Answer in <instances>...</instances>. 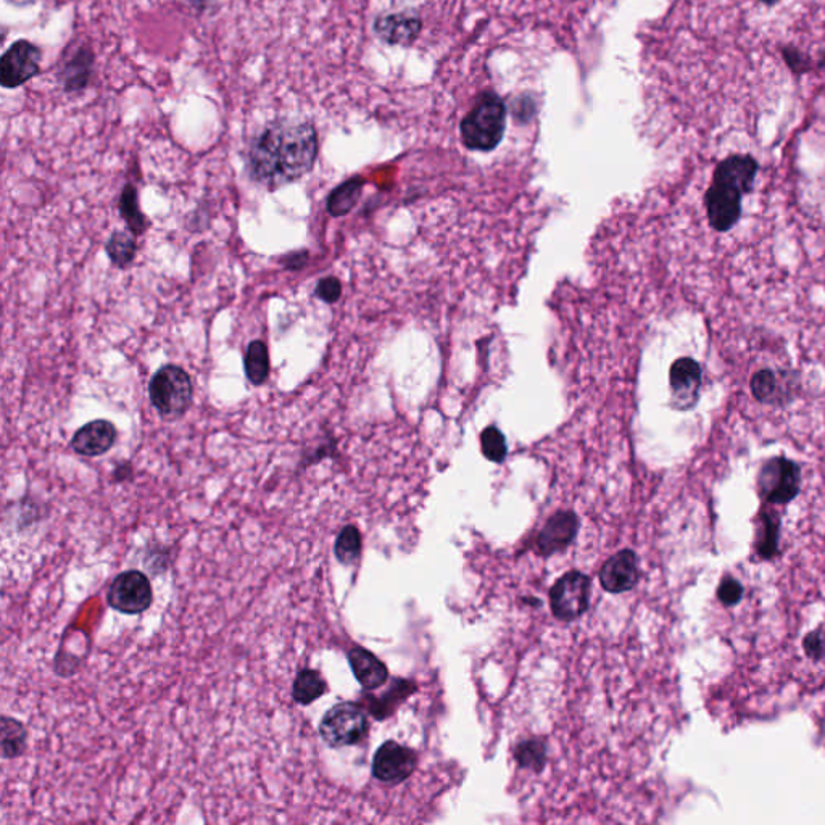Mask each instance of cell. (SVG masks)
I'll list each match as a JSON object with an SVG mask.
<instances>
[{
  "mask_svg": "<svg viewBox=\"0 0 825 825\" xmlns=\"http://www.w3.org/2000/svg\"><path fill=\"white\" fill-rule=\"evenodd\" d=\"M482 452L489 460L503 461L506 457V442L502 432L489 428L482 434Z\"/></svg>",
  "mask_w": 825,
  "mask_h": 825,
  "instance_id": "484cf974",
  "label": "cell"
},
{
  "mask_svg": "<svg viewBox=\"0 0 825 825\" xmlns=\"http://www.w3.org/2000/svg\"><path fill=\"white\" fill-rule=\"evenodd\" d=\"M349 663L363 689H379L382 684H386L389 677L386 664L376 658L371 651L361 647L352 648L349 651Z\"/></svg>",
  "mask_w": 825,
  "mask_h": 825,
  "instance_id": "9a60e30c",
  "label": "cell"
},
{
  "mask_svg": "<svg viewBox=\"0 0 825 825\" xmlns=\"http://www.w3.org/2000/svg\"><path fill=\"white\" fill-rule=\"evenodd\" d=\"M416 756L413 751L395 742H386L373 759V774L381 782H402L415 771Z\"/></svg>",
  "mask_w": 825,
  "mask_h": 825,
  "instance_id": "30bf717a",
  "label": "cell"
},
{
  "mask_svg": "<svg viewBox=\"0 0 825 825\" xmlns=\"http://www.w3.org/2000/svg\"><path fill=\"white\" fill-rule=\"evenodd\" d=\"M149 392L154 407L166 418H179L191 407V378L179 366L166 365L158 369L150 381Z\"/></svg>",
  "mask_w": 825,
  "mask_h": 825,
  "instance_id": "277c9868",
  "label": "cell"
},
{
  "mask_svg": "<svg viewBox=\"0 0 825 825\" xmlns=\"http://www.w3.org/2000/svg\"><path fill=\"white\" fill-rule=\"evenodd\" d=\"M121 215L125 218L126 223L134 234H142L146 231L147 223L139 210V202H137V192L131 184L125 187V191L121 194L120 200Z\"/></svg>",
  "mask_w": 825,
  "mask_h": 825,
  "instance_id": "cb8c5ba5",
  "label": "cell"
},
{
  "mask_svg": "<svg viewBox=\"0 0 825 825\" xmlns=\"http://www.w3.org/2000/svg\"><path fill=\"white\" fill-rule=\"evenodd\" d=\"M751 390L759 402L774 403L777 397V378L771 369H763L751 379Z\"/></svg>",
  "mask_w": 825,
  "mask_h": 825,
  "instance_id": "d4e9b609",
  "label": "cell"
},
{
  "mask_svg": "<svg viewBox=\"0 0 825 825\" xmlns=\"http://www.w3.org/2000/svg\"><path fill=\"white\" fill-rule=\"evenodd\" d=\"M758 163L750 155H732L719 163L706 192L708 220L716 231H729L742 212V199L751 191Z\"/></svg>",
  "mask_w": 825,
  "mask_h": 825,
  "instance_id": "7a4b0ae2",
  "label": "cell"
},
{
  "mask_svg": "<svg viewBox=\"0 0 825 825\" xmlns=\"http://www.w3.org/2000/svg\"><path fill=\"white\" fill-rule=\"evenodd\" d=\"M42 50L33 42L20 39L4 52L0 59V84L5 89L20 88L21 84L41 71Z\"/></svg>",
  "mask_w": 825,
  "mask_h": 825,
  "instance_id": "52a82bcc",
  "label": "cell"
},
{
  "mask_svg": "<svg viewBox=\"0 0 825 825\" xmlns=\"http://www.w3.org/2000/svg\"><path fill=\"white\" fill-rule=\"evenodd\" d=\"M192 4L197 5L200 9H204L205 4H207V0H191Z\"/></svg>",
  "mask_w": 825,
  "mask_h": 825,
  "instance_id": "f546056e",
  "label": "cell"
},
{
  "mask_svg": "<svg viewBox=\"0 0 825 825\" xmlns=\"http://www.w3.org/2000/svg\"><path fill=\"white\" fill-rule=\"evenodd\" d=\"M590 579L579 571L564 574L550 592V603L556 618L573 621L587 611Z\"/></svg>",
  "mask_w": 825,
  "mask_h": 825,
  "instance_id": "ba28073f",
  "label": "cell"
},
{
  "mask_svg": "<svg viewBox=\"0 0 825 825\" xmlns=\"http://www.w3.org/2000/svg\"><path fill=\"white\" fill-rule=\"evenodd\" d=\"M701 386V368L692 358L676 361L671 369V389L674 405L687 410L698 400Z\"/></svg>",
  "mask_w": 825,
  "mask_h": 825,
  "instance_id": "7c38bea8",
  "label": "cell"
},
{
  "mask_svg": "<svg viewBox=\"0 0 825 825\" xmlns=\"http://www.w3.org/2000/svg\"><path fill=\"white\" fill-rule=\"evenodd\" d=\"M94 68V54L89 47L83 46L71 54L60 70V81L67 92L83 91L91 79Z\"/></svg>",
  "mask_w": 825,
  "mask_h": 825,
  "instance_id": "2e32d148",
  "label": "cell"
},
{
  "mask_svg": "<svg viewBox=\"0 0 825 825\" xmlns=\"http://www.w3.org/2000/svg\"><path fill=\"white\" fill-rule=\"evenodd\" d=\"M326 690V680L320 672L315 669H302L295 677L292 697L299 705L307 706L323 697Z\"/></svg>",
  "mask_w": 825,
  "mask_h": 825,
  "instance_id": "ac0fdd59",
  "label": "cell"
},
{
  "mask_svg": "<svg viewBox=\"0 0 825 825\" xmlns=\"http://www.w3.org/2000/svg\"><path fill=\"white\" fill-rule=\"evenodd\" d=\"M154 602L149 577L141 571H125L113 579L108 590V603L123 614H141Z\"/></svg>",
  "mask_w": 825,
  "mask_h": 825,
  "instance_id": "8992f818",
  "label": "cell"
},
{
  "mask_svg": "<svg viewBox=\"0 0 825 825\" xmlns=\"http://www.w3.org/2000/svg\"><path fill=\"white\" fill-rule=\"evenodd\" d=\"M337 560L342 564H353L360 558L361 535L355 526H345L340 531L334 547Z\"/></svg>",
  "mask_w": 825,
  "mask_h": 825,
  "instance_id": "7402d4cb",
  "label": "cell"
},
{
  "mask_svg": "<svg viewBox=\"0 0 825 825\" xmlns=\"http://www.w3.org/2000/svg\"><path fill=\"white\" fill-rule=\"evenodd\" d=\"M759 489L769 503H787L800 489V468L787 458H772L759 474Z\"/></svg>",
  "mask_w": 825,
  "mask_h": 825,
  "instance_id": "9c48e42d",
  "label": "cell"
},
{
  "mask_svg": "<svg viewBox=\"0 0 825 825\" xmlns=\"http://www.w3.org/2000/svg\"><path fill=\"white\" fill-rule=\"evenodd\" d=\"M318 157V134L310 123L276 120L249 152V173L258 184L279 189L311 171Z\"/></svg>",
  "mask_w": 825,
  "mask_h": 825,
  "instance_id": "6da1fadb",
  "label": "cell"
},
{
  "mask_svg": "<svg viewBox=\"0 0 825 825\" xmlns=\"http://www.w3.org/2000/svg\"><path fill=\"white\" fill-rule=\"evenodd\" d=\"M245 374L253 386H262L270 376V355L262 340H252L244 358Z\"/></svg>",
  "mask_w": 825,
  "mask_h": 825,
  "instance_id": "d6986e66",
  "label": "cell"
},
{
  "mask_svg": "<svg viewBox=\"0 0 825 825\" xmlns=\"http://www.w3.org/2000/svg\"><path fill=\"white\" fill-rule=\"evenodd\" d=\"M719 597H721L722 602L727 603V605H734V603H737L740 597H742V587L738 585V582L727 579V581L722 582L721 587H719Z\"/></svg>",
  "mask_w": 825,
  "mask_h": 825,
  "instance_id": "f1b7e54d",
  "label": "cell"
},
{
  "mask_svg": "<svg viewBox=\"0 0 825 825\" xmlns=\"http://www.w3.org/2000/svg\"><path fill=\"white\" fill-rule=\"evenodd\" d=\"M107 253L110 260L120 268H125L126 265L133 262L134 255H136V241L131 234L125 231H118L110 237L107 242Z\"/></svg>",
  "mask_w": 825,
  "mask_h": 825,
  "instance_id": "603a6c76",
  "label": "cell"
},
{
  "mask_svg": "<svg viewBox=\"0 0 825 825\" xmlns=\"http://www.w3.org/2000/svg\"><path fill=\"white\" fill-rule=\"evenodd\" d=\"M637 581H639L637 556L631 550H622L618 555L611 556L600 571L603 589L611 593L629 592L634 589Z\"/></svg>",
  "mask_w": 825,
  "mask_h": 825,
  "instance_id": "8fae6325",
  "label": "cell"
},
{
  "mask_svg": "<svg viewBox=\"0 0 825 825\" xmlns=\"http://www.w3.org/2000/svg\"><path fill=\"white\" fill-rule=\"evenodd\" d=\"M115 440H117L115 426L105 419H97L76 432L71 440V447L83 457H99L113 447Z\"/></svg>",
  "mask_w": 825,
  "mask_h": 825,
  "instance_id": "4fadbf2b",
  "label": "cell"
},
{
  "mask_svg": "<svg viewBox=\"0 0 825 825\" xmlns=\"http://www.w3.org/2000/svg\"><path fill=\"white\" fill-rule=\"evenodd\" d=\"M340 291H342V287H340V282L337 281L336 278H324L318 282V286H316V295L320 297L321 300L324 302L332 303L339 300Z\"/></svg>",
  "mask_w": 825,
  "mask_h": 825,
  "instance_id": "4316f807",
  "label": "cell"
},
{
  "mask_svg": "<svg viewBox=\"0 0 825 825\" xmlns=\"http://www.w3.org/2000/svg\"><path fill=\"white\" fill-rule=\"evenodd\" d=\"M2 758L13 759L25 753L26 729L17 719L2 718Z\"/></svg>",
  "mask_w": 825,
  "mask_h": 825,
  "instance_id": "ffe728a7",
  "label": "cell"
},
{
  "mask_svg": "<svg viewBox=\"0 0 825 825\" xmlns=\"http://www.w3.org/2000/svg\"><path fill=\"white\" fill-rule=\"evenodd\" d=\"M360 179H350L347 183L337 187L336 191L329 195L328 210L331 215L340 216L349 213L353 205L357 204L361 192Z\"/></svg>",
  "mask_w": 825,
  "mask_h": 825,
  "instance_id": "44dd1931",
  "label": "cell"
},
{
  "mask_svg": "<svg viewBox=\"0 0 825 825\" xmlns=\"http://www.w3.org/2000/svg\"><path fill=\"white\" fill-rule=\"evenodd\" d=\"M368 732V718L365 711L355 703H339L324 714L320 724V735L332 748L357 745Z\"/></svg>",
  "mask_w": 825,
  "mask_h": 825,
  "instance_id": "5b68a950",
  "label": "cell"
},
{
  "mask_svg": "<svg viewBox=\"0 0 825 825\" xmlns=\"http://www.w3.org/2000/svg\"><path fill=\"white\" fill-rule=\"evenodd\" d=\"M761 2H764V4H774L777 0H761Z\"/></svg>",
  "mask_w": 825,
  "mask_h": 825,
  "instance_id": "4dcf8cb0",
  "label": "cell"
},
{
  "mask_svg": "<svg viewBox=\"0 0 825 825\" xmlns=\"http://www.w3.org/2000/svg\"><path fill=\"white\" fill-rule=\"evenodd\" d=\"M577 531V518L569 511L556 513L540 532L537 539V548L544 555H553L568 547L574 540Z\"/></svg>",
  "mask_w": 825,
  "mask_h": 825,
  "instance_id": "5bb4252c",
  "label": "cell"
},
{
  "mask_svg": "<svg viewBox=\"0 0 825 825\" xmlns=\"http://www.w3.org/2000/svg\"><path fill=\"white\" fill-rule=\"evenodd\" d=\"M374 30L389 44H408L418 36L421 21L408 15H389L378 18Z\"/></svg>",
  "mask_w": 825,
  "mask_h": 825,
  "instance_id": "e0dca14e",
  "label": "cell"
},
{
  "mask_svg": "<svg viewBox=\"0 0 825 825\" xmlns=\"http://www.w3.org/2000/svg\"><path fill=\"white\" fill-rule=\"evenodd\" d=\"M518 756L519 761H521L524 766H535L537 761L544 759V748L540 747L539 743H526V745L519 748Z\"/></svg>",
  "mask_w": 825,
  "mask_h": 825,
  "instance_id": "83f0119b",
  "label": "cell"
},
{
  "mask_svg": "<svg viewBox=\"0 0 825 825\" xmlns=\"http://www.w3.org/2000/svg\"><path fill=\"white\" fill-rule=\"evenodd\" d=\"M505 129V102L494 92H487L461 121V141L468 149L490 152L502 142Z\"/></svg>",
  "mask_w": 825,
  "mask_h": 825,
  "instance_id": "3957f363",
  "label": "cell"
}]
</instances>
